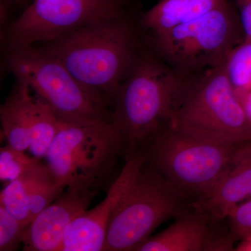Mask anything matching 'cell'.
Instances as JSON below:
<instances>
[{"label":"cell","mask_w":251,"mask_h":251,"mask_svg":"<svg viewBox=\"0 0 251 251\" xmlns=\"http://www.w3.org/2000/svg\"><path fill=\"white\" fill-rule=\"evenodd\" d=\"M189 85L176 69L152 58L138 59L112 100L110 121L125 160L143 153L169 124Z\"/></svg>","instance_id":"cell-1"},{"label":"cell","mask_w":251,"mask_h":251,"mask_svg":"<svg viewBox=\"0 0 251 251\" xmlns=\"http://www.w3.org/2000/svg\"><path fill=\"white\" fill-rule=\"evenodd\" d=\"M38 49L110 103L139 59L133 29L121 16L87 25Z\"/></svg>","instance_id":"cell-2"},{"label":"cell","mask_w":251,"mask_h":251,"mask_svg":"<svg viewBox=\"0 0 251 251\" xmlns=\"http://www.w3.org/2000/svg\"><path fill=\"white\" fill-rule=\"evenodd\" d=\"M239 145L169 123L143 153L147 163L176 194L191 204L205 197L215 186Z\"/></svg>","instance_id":"cell-3"},{"label":"cell","mask_w":251,"mask_h":251,"mask_svg":"<svg viewBox=\"0 0 251 251\" xmlns=\"http://www.w3.org/2000/svg\"><path fill=\"white\" fill-rule=\"evenodd\" d=\"M11 72L63 123L91 125L110 120L108 101L86 89L61 63L34 46L13 49Z\"/></svg>","instance_id":"cell-4"},{"label":"cell","mask_w":251,"mask_h":251,"mask_svg":"<svg viewBox=\"0 0 251 251\" xmlns=\"http://www.w3.org/2000/svg\"><path fill=\"white\" fill-rule=\"evenodd\" d=\"M184 200L145 160L117 203L104 251H134L163 222L186 210Z\"/></svg>","instance_id":"cell-5"},{"label":"cell","mask_w":251,"mask_h":251,"mask_svg":"<svg viewBox=\"0 0 251 251\" xmlns=\"http://www.w3.org/2000/svg\"><path fill=\"white\" fill-rule=\"evenodd\" d=\"M122 154L120 135L110 120L84 125L62 122L44 158L63 186L99 188Z\"/></svg>","instance_id":"cell-6"},{"label":"cell","mask_w":251,"mask_h":251,"mask_svg":"<svg viewBox=\"0 0 251 251\" xmlns=\"http://www.w3.org/2000/svg\"><path fill=\"white\" fill-rule=\"evenodd\" d=\"M155 37L162 55L183 72L223 65L244 34L238 12L227 0L198 19Z\"/></svg>","instance_id":"cell-7"},{"label":"cell","mask_w":251,"mask_h":251,"mask_svg":"<svg viewBox=\"0 0 251 251\" xmlns=\"http://www.w3.org/2000/svg\"><path fill=\"white\" fill-rule=\"evenodd\" d=\"M224 64L190 83L169 123L236 143L251 141V125Z\"/></svg>","instance_id":"cell-8"},{"label":"cell","mask_w":251,"mask_h":251,"mask_svg":"<svg viewBox=\"0 0 251 251\" xmlns=\"http://www.w3.org/2000/svg\"><path fill=\"white\" fill-rule=\"evenodd\" d=\"M120 16V0H33L10 26L6 36L13 49L34 46Z\"/></svg>","instance_id":"cell-9"},{"label":"cell","mask_w":251,"mask_h":251,"mask_svg":"<svg viewBox=\"0 0 251 251\" xmlns=\"http://www.w3.org/2000/svg\"><path fill=\"white\" fill-rule=\"evenodd\" d=\"M125 166L110 186L106 197L100 204L77 216L68 226L60 251L104 250L108 226L117 203L121 199L145 162L143 153L125 160Z\"/></svg>","instance_id":"cell-10"},{"label":"cell","mask_w":251,"mask_h":251,"mask_svg":"<svg viewBox=\"0 0 251 251\" xmlns=\"http://www.w3.org/2000/svg\"><path fill=\"white\" fill-rule=\"evenodd\" d=\"M189 206V205H188ZM160 233L150 237L134 251H228L234 250V237L220 228L221 221L189 206Z\"/></svg>","instance_id":"cell-11"},{"label":"cell","mask_w":251,"mask_h":251,"mask_svg":"<svg viewBox=\"0 0 251 251\" xmlns=\"http://www.w3.org/2000/svg\"><path fill=\"white\" fill-rule=\"evenodd\" d=\"M98 194V187L68 186L27 226L23 237V250L60 251L66 229L88 209Z\"/></svg>","instance_id":"cell-12"},{"label":"cell","mask_w":251,"mask_h":251,"mask_svg":"<svg viewBox=\"0 0 251 251\" xmlns=\"http://www.w3.org/2000/svg\"><path fill=\"white\" fill-rule=\"evenodd\" d=\"M67 188L59 184L45 163L6 183L0 193V206L18 221L29 226Z\"/></svg>","instance_id":"cell-13"},{"label":"cell","mask_w":251,"mask_h":251,"mask_svg":"<svg viewBox=\"0 0 251 251\" xmlns=\"http://www.w3.org/2000/svg\"><path fill=\"white\" fill-rule=\"evenodd\" d=\"M251 199V141L240 144L227 169L205 197L189 206L217 221Z\"/></svg>","instance_id":"cell-14"},{"label":"cell","mask_w":251,"mask_h":251,"mask_svg":"<svg viewBox=\"0 0 251 251\" xmlns=\"http://www.w3.org/2000/svg\"><path fill=\"white\" fill-rule=\"evenodd\" d=\"M227 0H161L145 14V27L155 35L191 22Z\"/></svg>","instance_id":"cell-15"},{"label":"cell","mask_w":251,"mask_h":251,"mask_svg":"<svg viewBox=\"0 0 251 251\" xmlns=\"http://www.w3.org/2000/svg\"><path fill=\"white\" fill-rule=\"evenodd\" d=\"M31 90L25 82L18 80L14 92L0 108V121L8 145L16 150H28L30 142Z\"/></svg>","instance_id":"cell-16"},{"label":"cell","mask_w":251,"mask_h":251,"mask_svg":"<svg viewBox=\"0 0 251 251\" xmlns=\"http://www.w3.org/2000/svg\"><path fill=\"white\" fill-rule=\"evenodd\" d=\"M226 76L235 92L251 88V40L244 39L229 53L224 64Z\"/></svg>","instance_id":"cell-17"},{"label":"cell","mask_w":251,"mask_h":251,"mask_svg":"<svg viewBox=\"0 0 251 251\" xmlns=\"http://www.w3.org/2000/svg\"><path fill=\"white\" fill-rule=\"evenodd\" d=\"M25 151L16 150L8 145L0 150V179L9 183L36 168L39 158L29 156Z\"/></svg>","instance_id":"cell-18"},{"label":"cell","mask_w":251,"mask_h":251,"mask_svg":"<svg viewBox=\"0 0 251 251\" xmlns=\"http://www.w3.org/2000/svg\"><path fill=\"white\" fill-rule=\"evenodd\" d=\"M27 227L0 206V251L17 250L20 244H23Z\"/></svg>","instance_id":"cell-19"},{"label":"cell","mask_w":251,"mask_h":251,"mask_svg":"<svg viewBox=\"0 0 251 251\" xmlns=\"http://www.w3.org/2000/svg\"><path fill=\"white\" fill-rule=\"evenodd\" d=\"M227 219L229 229L237 239L251 235V199L235 206Z\"/></svg>","instance_id":"cell-20"},{"label":"cell","mask_w":251,"mask_h":251,"mask_svg":"<svg viewBox=\"0 0 251 251\" xmlns=\"http://www.w3.org/2000/svg\"><path fill=\"white\" fill-rule=\"evenodd\" d=\"M244 39L251 40V0H235Z\"/></svg>","instance_id":"cell-21"},{"label":"cell","mask_w":251,"mask_h":251,"mask_svg":"<svg viewBox=\"0 0 251 251\" xmlns=\"http://www.w3.org/2000/svg\"><path fill=\"white\" fill-rule=\"evenodd\" d=\"M236 94L251 125V88L242 92H236Z\"/></svg>","instance_id":"cell-22"},{"label":"cell","mask_w":251,"mask_h":251,"mask_svg":"<svg viewBox=\"0 0 251 251\" xmlns=\"http://www.w3.org/2000/svg\"><path fill=\"white\" fill-rule=\"evenodd\" d=\"M240 242L234 248V251H251V235L245 236L239 239Z\"/></svg>","instance_id":"cell-23"},{"label":"cell","mask_w":251,"mask_h":251,"mask_svg":"<svg viewBox=\"0 0 251 251\" xmlns=\"http://www.w3.org/2000/svg\"><path fill=\"white\" fill-rule=\"evenodd\" d=\"M8 1H11V0H8Z\"/></svg>","instance_id":"cell-24"}]
</instances>
